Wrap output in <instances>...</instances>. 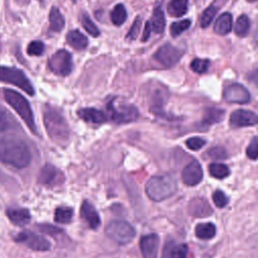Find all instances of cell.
<instances>
[{
	"label": "cell",
	"instance_id": "6da1fadb",
	"mask_svg": "<svg viewBox=\"0 0 258 258\" xmlns=\"http://www.w3.org/2000/svg\"><path fill=\"white\" fill-rule=\"evenodd\" d=\"M31 160L27 144L17 138H0V161L16 168L26 167Z\"/></svg>",
	"mask_w": 258,
	"mask_h": 258
},
{
	"label": "cell",
	"instance_id": "7a4b0ae2",
	"mask_svg": "<svg viewBox=\"0 0 258 258\" xmlns=\"http://www.w3.org/2000/svg\"><path fill=\"white\" fill-rule=\"evenodd\" d=\"M43 123L48 136L59 144H64L70 139V127L61 112L49 105L43 109Z\"/></svg>",
	"mask_w": 258,
	"mask_h": 258
},
{
	"label": "cell",
	"instance_id": "3957f363",
	"mask_svg": "<svg viewBox=\"0 0 258 258\" xmlns=\"http://www.w3.org/2000/svg\"><path fill=\"white\" fill-rule=\"evenodd\" d=\"M176 187V181L171 175H156L148 179L145 184V191L150 200L161 202L171 197L175 192Z\"/></svg>",
	"mask_w": 258,
	"mask_h": 258
},
{
	"label": "cell",
	"instance_id": "277c9868",
	"mask_svg": "<svg viewBox=\"0 0 258 258\" xmlns=\"http://www.w3.org/2000/svg\"><path fill=\"white\" fill-rule=\"evenodd\" d=\"M3 94L6 102L21 117V119L25 122L27 127L34 134H36V126L33 118V113L28 101L20 93L10 89H5Z\"/></svg>",
	"mask_w": 258,
	"mask_h": 258
},
{
	"label": "cell",
	"instance_id": "5b68a950",
	"mask_svg": "<svg viewBox=\"0 0 258 258\" xmlns=\"http://www.w3.org/2000/svg\"><path fill=\"white\" fill-rule=\"evenodd\" d=\"M0 82L14 85L30 96L34 95V89L30 81L19 69L0 66Z\"/></svg>",
	"mask_w": 258,
	"mask_h": 258
},
{
	"label": "cell",
	"instance_id": "8992f818",
	"mask_svg": "<svg viewBox=\"0 0 258 258\" xmlns=\"http://www.w3.org/2000/svg\"><path fill=\"white\" fill-rule=\"evenodd\" d=\"M106 234L118 244H128L135 237V229L126 221L116 220L111 222L106 228Z\"/></svg>",
	"mask_w": 258,
	"mask_h": 258
},
{
	"label": "cell",
	"instance_id": "52a82bcc",
	"mask_svg": "<svg viewBox=\"0 0 258 258\" xmlns=\"http://www.w3.org/2000/svg\"><path fill=\"white\" fill-rule=\"evenodd\" d=\"M107 110L110 119L115 123H129L138 117V111L133 105L122 103L117 106L115 100L107 104Z\"/></svg>",
	"mask_w": 258,
	"mask_h": 258
},
{
	"label": "cell",
	"instance_id": "ba28073f",
	"mask_svg": "<svg viewBox=\"0 0 258 258\" xmlns=\"http://www.w3.org/2000/svg\"><path fill=\"white\" fill-rule=\"evenodd\" d=\"M48 68L55 75L61 77L69 76L73 70L72 54L66 49L57 50L50 56Z\"/></svg>",
	"mask_w": 258,
	"mask_h": 258
},
{
	"label": "cell",
	"instance_id": "9c48e42d",
	"mask_svg": "<svg viewBox=\"0 0 258 258\" xmlns=\"http://www.w3.org/2000/svg\"><path fill=\"white\" fill-rule=\"evenodd\" d=\"M182 55H183L182 49L170 43H165L164 45L160 46L156 50L153 57L164 68H171L178 62V60L181 58Z\"/></svg>",
	"mask_w": 258,
	"mask_h": 258
},
{
	"label": "cell",
	"instance_id": "30bf717a",
	"mask_svg": "<svg viewBox=\"0 0 258 258\" xmlns=\"http://www.w3.org/2000/svg\"><path fill=\"white\" fill-rule=\"evenodd\" d=\"M15 241L35 251H46L50 248V243L44 237L28 230L18 233Z\"/></svg>",
	"mask_w": 258,
	"mask_h": 258
},
{
	"label": "cell",
	"instance_id": "8fae6325",
	"mask_svg": "<svg viewBox=\"0 0 258 258\" xmlns=\"http://www.w3.org/2000/svg\"><path fill=\"white\" fill-rule=\"evenodd\" d=\"M164 27H165V17H164L163 10L161 7H156L153 10V13L150 19L145 23L141 41H146L152 32L157 34L162 33L164 30Z\"/></svg>",
	"mask_w": 258,
	"mask_h": 258
},
{
	"label": "cell",
	"instance_id": "7c38bea8",
	"mask_svg": "<svg viewBox=\"0 0 258 258\" xmlns=\"http://www.w3.org/2000/svg\"><path fill=\"white\" fill-rule=\"evenodd\" d=\"M223 98L228 103L246 104L250 101L251 96L249 91L241 84H232L226 87L223 93Z\"/></svg>",
	"mask_w": 258,
	"mask_h": 258
},
{
	"label": "cell",
	"instance_id": "4fadbf2b",
	"mask_svg": "<svg viewBox=\"0 0 258 258\" xmlns=\"http://www.w3.org/2000/svg\"><path fill=\"white\" fill-rule=\"evenodd\" d=\"M258 122L257 115L248 110L244 109H238L234 111L229 119V123L231 127L238 128V127H249V126H255Z\"/></svg>",
	"mask_w": 258,
	"mask_h": 258
},
{
	"label": "cell",
	"instance_id": "5bb4252c",
	"mask_svg": "<svg viewBox=\"0 0 258 258\" xmlns=\"http://www.w3.org/2000/svg\"><path fill=\"white\" fill-rule=\"evenodd\" d=\"M181 179L184 184L194 186L200 183L203 179V169L197 160L190 161L181 172Z\"/></svg>",
	"mask_w": 258,
	"mask_h": 258
},
{
	"label": "cell",
	"instance_id": "9a60e30c",
	"mask_svg": "<svg viewBox=\"0 0 258 258\" xmlns=\"http://www.w3.org/2000/svg\"><path fill=\"white\" fill-rule=\"evenodd\" d=\"M63 179L61 171L51 164H45L38 175V182L43 185H56L61 183Z\"/></svg>",
	"mask_w": 258,
	"mask_h": 258
},
{
	"label": "cell",
	"instance_id": "2e32d148",
	"mask_svg": "<svg viewBox=\"0 0 258 258\" xmlns=\"http://www.w3.org/2000/svg\"><path fill=\"white\" fill-rule=\"evenodd\" d=\"M159 237L157 234L143 236L140 240V250L143 258H157Z\"/></svg>",
	"mask_w": 258,
	"mask_h": 258
},
{
	"label": "cell",
	"instance_id": "e0dca14e",
	"mask_svg": "<svg viewBox=\"0 0 258 258\" xmlns=\"http://www.w3.org/2000/svg\"><path fill=\"white\" fill-rule=\"evenodd\" d=\"M81 216L87 222L91 229H97L100 226V216L95 207L90 202H83L81 207Z\"/></svg>",
	"mask_w": 258,
	"mask_h": 258
},
{
	"label": "cell",
	"instance_id": "ac0fdd59",
	"mask_svg": "<svg viewBox=\"0 0 258 258\" xmlns=\"http://www.w3.org/2000/svg\"><path fill=\"white\" fill-rule=\"evenodd\" d=\"M77 113L82 120L93 124H101L108 120L107 115L104 112L95 108H83L78 110Z\"/></svg>",
	"mask_w": 258,
	"mask_h": 258
},
{
	"label": "cell",
	"instance_id": "d6986e66",
	"mask_svg": "<svg viewBox=\"0 0 258 258\" xmlns=\"http://www.w3.org/2000/svg\"><path fill=\"white\" fill-rule=\"evenodd\" d=\"M188 248L185 244H175V243H167L162 258H186Z\"/></svg>",
	"mask_w": 258,
	"mask_h": 258
},
{
	"label": "cell",
	"instance_id": "ffe728a7",
	"mask_svg": "<svg viewBox=\"0 0 258 258\" xmlns=\"http://www.w3.org/2000/svg\"><path fill=\"white\" fill-rule=\"evenodd\" d=\"M189 212L195 217H206L212 214V209L206 200L197 198L190 201Z\"/></svg>",
	"mask_w": 258,
	"mask_h": 258
},
{
	"label": "cell",
	"instance_id": "44dd1931",
	"mask_svg": "<svg viewBox=\"0 0 258 258\" xmlns=\"http://www.w3.org/2000/svg\"><path fill=\"white\" fill-rule=\"evenodd\" d=\"M232 23H233V18L231 13L225 12L217 18L214 25V30L216 33L220 35H226L231 32Z\"/></svg>",
	"mask_w": 258,
	"mask_h": 258
},
{
	"label": "cell",
	"instance_id": "7402d4cb",
	"mask_svg": "<svg viewBox=\"0 0 258 258\" xmlns=\"http://www.w3.org/2000/svg\"><path fill=\"white\" fill-rule=\"evenodd\" d=\"M6 214L8 219L16 226H24L30 221V213L27 209H9Z\"/></svg>",
	"mask_w": 258,
	"mask_h": 258
},
{
	"label": "cell",
	"instance_id": "603a6c76",
	"mask_svg": "<svg viewBox=\"0 0 258 258\" xmlns=\"http://www.w3.org/2000/svg\"><path fill=\"white\" fill-rule=\"evenodd\" d=\"M67 42L77 50H83L88 45V38L78 29L71 30L67 34Z\"/></svg>",
	"mask_w": 258,
	"mask_h": 258
},
{
	"label": "cell",
	"instance_id": "cb8c5ba5",
	"mask_svg": "<svg viewBox=\"0 0 258 258\" xmlns=\"http://www.w3.org/2000/svg\"><path fill=\"white\" fill-rule=\"evenodd\" d=\"M66 21L57 7H52L49 12V31L59 32L64 27Z\"/></svg>",
	"mask_w": 258,
	"mask_h": 258
},
{
	"label": "cell",
	"instance_id": "d4e9b609",
	"mask_svg": "<svg viewBox=\"0 0 258 258\" xmlns=\"http://www.w3.org/2000/svg\"><path fill=\"white\" fill-rule=\"evenodd\" d=\"M225 116V111L219 108H208L204 114V118L202 120L203 125L210 126L214 123L221 122Z\"/></svg>",
	"mask_w": 258,
	"mask_h": 258
},
{
	"label": "cell",
	"instance_id": "484cf974",
	"mask_svg": "<svg viewBox=\"0 0 258 258\" xmlns=\"http://www.w3.org/2000/svg\"><path fill=\"white\" fill-rule=\"evenodd\" d=\"M188 0H170L167 6V12L172 17H180L187 11Z\"/></svg>",
	"mask_w": 258,
	"mask_h": 258
},
{
	"label": "cell",
	"instance_id": "4316f807",
	"mask_svg": "<svg viewBox=\"0 0 258 258\" xmlns=\"http://www.w3.org/2000/svg\"><path fill=\"white\" fill-rule=\"evenodd\" d=\"M196 236L202 240H209L215 237L216 235V227L213 223H202L197 225Z\"/></svg>",
	"mask_w": 258,
	"mask_h": 258
},
{
	"label": "cell",
	"instance_id": "83f0119b",
	"mask_svg": "<svg viewBox=\"0 0 258 258\" xmlns=\"http://www.w3.org/2000/svg\"><path fill=\"white\" fill-rule=\"evenodd\" d=\"M127 19V11L123 4H117L111 11V20L114 25L120 26Z\"/></svg>",
	"mask_w": 258,
	"mask_h": 258
},
{
	"label": "cell",
	"instance_id": "f1b7e54d",
	"mask_svg": "<svg viewBox=\"0 0 258 258\" xmlns=\"http://www.w3.org/2000/svg\"><path fill=\"white\" fill-rule=\"evenodd\" d=\"M74 216V211L72 208L59 207L54 212V221L59 224H69Z\"/></svg>",
	"mask_w": 258,
	"mask_h": 258
},
{
	"label": "cell",
	"instance_id": "f546056e",
	"mask_svg": "<svg viewBox=\"0 0 258 258\" xmlns=\"http://www.w3.org/2000/svg\"><path fill=\"white\" fill-rule=\"evenodd\" d=\"M249 28H250V20H249L248 16L246 14L240 15L237 18L235 26H234L235 33L239 36H246V34L249 31Z\"/></svg>",
	"mask_w": 258,
	"mask_h": 258
},
{
	"label": "cell",
	"instance_id": "4dcf8cb0",
	"mask_svg": "<svg viewBox=\"0 0 258 258\" xmlns=\"http://www.w3.org/2000/svg\"><path fill=\"white\" fill-rule=\"evenodd\" d=\"M209 172L213 177L223 179L230 174V169L223 163H211L209 165Z\"/></svg>",
	"mask_w": 258,
	"mask_h": 258
},
{
	"label": "cell",
	"instance_id": "1f68e13d",
	"mask_svg": "<svg viewBox=\"0 0 258 258\" xmlns=\"http://www.w3.org/2000/svg\"><path fill=\"white\" fill-rule=\"evenodd\" d=\"M81 22H82V25L85 28V30L89 34H91L93 37H98L100 35L99 28L97 27V25L92 21V19L87 14L82 15Z\"/></svg>",
	"mask_w": 258,
	"mask_h": 258
},
{
	"label": "cell",
	"instance_id": "d6a6232c",
	"mask_svg": "<svg viewBox=\"0 0 258 258\" xmlns=\"http://www.w3.org/2000/svg\"><path fill=\"white\" fill-rule=\"evenodd\" d=\"M190 20L189 19H183L177 22H173L170 25V33L173 37L178 36L179 34H181L182 32H184L185 30H187L190 27Z\"/></svg>",
	"mask_w": 258,
	"mask_h": 258
},
{
	"label": "cell",
	"instance_id": "836d02e7",
	"mask_svg": "<svg viewBox=\"0 0 258 258\" xmlns=\"http://www.w3.org/2000/svg\"><path fill=\"white\" fill-rule=\"evenodd\" d=\"M217 13V7L214 5H210L209 7H207L202 16H201V26L203 28H206L210 25V23L212 22V20L214 19L215 15Z\"/></svg>",
	"mask_w": 258,
	"mask_h": 258
},
{
	"label": "cell",
	"instance_id": "e575fe53",
	"mask_svg": "<svg viewBox=\"0 0 258 258\" xmlns=\"http://www.w3.org/2000/svg\"><path fill=\"white\" fill-rule=\"evenodd\" d=\"M210 66V59L207 58H195L190 62V69L197 74L205 73Z\"/></svg>",
	"mask_w": 258,
	"mask_h": 258
},
{
	"label": "cell",
	"instance_id": "d590c367",
	"mask_svg": "<svg viewBox=\"0 0 258 258\" xmlns=\"http://www.w3.org/2000/svg\"><path fill=\"white\" fill-rule=\"evenodd\" d=\"M44 43L40 40H33L27 46V53L29 55L38 56L41 55L44 51Z\"/></svg>",
	"mask_w": 258,
	"mask_h": 258
},
{
	"label": "cell",
	"instance_id": "8d00e7d4",
	"mask_svg": "<svg viewBox=\"0 0 258 258\" xmlns=\"http://www.w3.org/2000/svg\"><path fill=\"white\" fill-rule=\"evenodd\" d=\"M213 202L218 208H224L228 205L229 198L226 196L224 191L218 189L213 194Z\"/></svg>",
	"mask_w": 258,
	"mask_h": 258
},
{
	"label": "cell",
	"instance_id": "74e56055",
	"mask_svg": "<svg viewBox=\"0 0 258 258\" xmlns=\"http://www.w3.org/2000/svg\"><path fill=\"white\" fill-rule=\"evenodd\" d=\"M140 26H141V17L140 16H137L130 28V30L128 31V33L126 34V38L129 39V40H134L138 33H139V30H140Z\"/></svg>",
	"mask_w": 258,
	"mask_h": 258
},
{
	"label": "cell",
	"instance_id": "f35d334b",
	"mask_svg": "<svg viewBox=\"0 0 258 258\" xmlns=\"http://www.w3.org/2000/svg\"><path fill=\"white\" fill-rule=\"evenodd\" d=\"M185 144L190 150H199L206 145V140L201 137H190L185 141Z\"/></svg>",
	"mask_w": 258,
	"mask_h": 258
},
{
	"label": "cell",
	"instance_id": "ab89813d",
	"mask_svg": "<svg viewBox=\"0 0 258 258\" xmlns=\"http://www.w3.org/2000/svg\"><path fill=\"white\" fill-rule=\"evenodd\" d=\"M246 154L250 159H253V160L257 159V156H258V139H257L256 136L253 137L252 141L248 145V147L246 149Z\"/></svg>",
	"mask_w": 258,
	"mask_h": 258
},
{
	"label": "cell",
	"instance_id": "60d3db41",
	"mask_svg": "<svg viewBox=\"0 0 258 258\" xmlns=\"http://www.w3.org/2000/svg\"><path fill=\"white\" fill-rule=\"evenodd\" d=\"M208 154L212 159H225L228 156L225 148H223L221 146H215V147L211 148L208 151Z\"/></svg>",
	"mask_w": 258,
	"mask_h": 258
},
{
	"label": "cell",
	"instance_id": "b9f144b4",
	"mask_svg": "<svg viewBox=\"0 0 258 258\" xmlns=\"http://www.w3.org/2000/svg\"><path fill=\"white\" fill-rule=\"evenodd\" d=\"M10 127V121L6 112L0 110V133L4 132Z\"/></svg>",
	"mask_w": 258,
	"mask_h": 258
},
{
	"label": "cell",
	"instance_id": "7bdbcfd3",
	"mask_svg": "<svg viewBox=\"0 0 258 258\" xmlns=\"http://www.w3.org/2000/svg\"><path fill=\"white\" fill-rule=\"evenodd\" d=\"M247 1H248V2H256L257 0H247Z\"/></svg>",
	"mask_w": 258,
	"mask_h": 258
},
{
	"label": "cell",
	"instance_id": "ee69618b",
	"mask_svg": "<svg viewBox=\"0 0 258 258\" xmlns=\"http://www.w3.org/2000/svg\"><path fill=\"white\" fill-rule=\"evenodd\" d=\"M39 1H42V0H39Z\"/></svg>",
	"mask_w": 258,
	"mask_h": 258
}]
</instances>
